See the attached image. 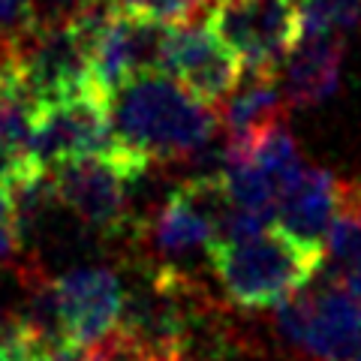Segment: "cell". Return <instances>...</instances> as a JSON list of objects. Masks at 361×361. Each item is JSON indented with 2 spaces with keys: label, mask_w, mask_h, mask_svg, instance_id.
I'll return each instance as SVG.
<instances>
[{
  "label": "cell",
  "mask_w": 361,
  "mask_h": 361,
  "mask_svg": "<svg viewBox=\"0 0 361 361\" xmlns=\"http://www.w3.org/2000/svg\"><path fill=\"white\" fill-rule=\"evenodd\" d=\"M111 123L121 148L151 166L196 157L211 142L220 115L169 73H145L111 97Z\"/></svg>",
  "instance_id": "cell-1"
},
{
  "label": "cell",
  "mask_w": 361,
  "mask_h": 361,
  "mask_svg": "<svg viewBox=\"0 0 361 361\" xmlns=\"http://www.w3.org/2000/svg\"><path fill=\"white\" fill-rule=\"evenodd\" d=\"M322 256L325 253L292 241L277 226L244 241H214L208 247L214 274L226 295L244 310L286 304L313 280Z\"/></svg>",
  "instance_id": "cell-2"
},
{
  "label": "cell",
  "mask_w": 361,
  "mask_h": 361,
  "mask_svg": "<svg viewBox=\"0 0 361 361\" xmlns=\"http://www.w3.org/2000/svg\"><path fill=\"white\" fill-rule=\"evenodd\" d=\"M121 145V142H118ZM148 163L142 157L118 148L49 169L54 199L70 208L78 220L99 235H118L130 220V190L142 178Z\"/></svg>",
  "instance_id": "cell-3"
},
{
  "label": "cell",
  "mask_w": 361,
  "mask_h": 361,
  "mask_svg": "<svg viewBox=\"0 0 361 361\" xmlns=\"http://www.w3.org/2000/svg\"><path fill=\"white\" fill-rule=\"evenodd\" d=\"M205 25L238 54L244 73L277 75L301 42L295 0H211Z\"/></svg>",
  "instance_id": "cell-4"
},
{
  "label": "cell",
  "mask_w": 361,
  "mask_h": 361,
  "mask_svg": "<svg viewBox=\"0 0 361 361\" xmlns=\"http://www.w3.org/2000/svg\"><path fill=\"white\" fill-rule=\"evenodd\" d=\"M193 292L184 274L160 268L148 286L127 292L118 337L151 361H180L187 355L190 329H193Z\"/></svg>",
  "instance_id": "cell-5"
},
{
  "label": "cell",
  "mask_w": 361,
  "mask_h": 361,
  "mask_svg": "<svg viewBox=\"0 0 361 361\" xmlns=\"http://www.w3.org/2000/svg\"><path fill=\"white\" fill-rule=\"evenodd\" d=\"M121 148L111 123V97L103 87H87L82 94L45 103L30 135V154L42 169H54L73 160Z\"/></svg>",
  "instance_id": "cell-6"
},
{
  "label": "cell",
  "mask_w": 361,
  "mask_h": 361,
  "mask_svg": "<svg viewBox=\"0 0 361 361\" xmlns=\"http://www.w3.org/2000/svg\"><path fill=\"white\" fill-rule=\"evenodd\" d=\"M280 337L313 361H349L361 346V310L346 286L301 289L277 307Z\"/></svg>",
  "instance_id": "cell-7"
},
{
  "label": "cell",
  "mask_w": 361,
  "mask_h": 361,
  "mask_svg": "<svg viewBox=\"0 0 361 361\" xmlns=\"http://www.w3.org/2000/svg\"><path fill=\"white\" fill-rule=\"evenodd\" d=\"M160 73L178 78L190 94L214 106L220 99H229L232 90L241 85L244 63L208 25L180 21V25H166Z\"/></svg>",
  "instance_id": "cell-8"
},
{
  "label": "cell",
  "mask_w": 361,
  "mask_h": 361,
  "mask_svg": "<svg viewBox=\"0 0 361 361\" xmlns=\"http://www.w3.org/2000/svg\"><path fill=\"white\" fill-rule=\"evenodd\" d=\"M61 334L66 343L99 346L118 331L127 289L111 268L82 265L51 280Z\"/></svg>",
  "instance_id": "cell-9"
},
{
  "label": "cell",
  "mask_w": 361,
  "mask_h": 361,
  "mask_svg": "<svg viewBox=\"0 0 361 361\" xmlns=\"http://www.w3.org/2000/svg\"><path fill=\"white\" fill-rule=\"evenodd\" d=\"M6 61L25 73L42 106L97 87L90 51L70 21H42Z\"/></svg>",
  "instance_id": "cell-10"
},
{
  "label": "cell",
  "mask_w": 361,
  "mask_h": 361,
  "mask_svg": "<svg viewBox=\"0 0 361 361\" xmlns=\"http://www.w3.org/2000/svg\"><path fill=\"white\" fill-rule=\"evenodd\" d=\"M229 199L220 172L187 180L169 196L148 223V241L160 256H187L217 241V223Z\"/></svg>",
  "instance_id": "cell-11"
},
{
  "label": "cell",
  "mask_w": 361,
  "mask_h": 361,
  "mask_svg": "<svg viewBox=\"0 0 361 361\" xmlns=\"http://www.w3.org/2000/svg\"><path fill=\"white\" fill-rule=\"evenodd\" d=\"M353 190L355 187L343 184L329 169L307 166L295 184L280 193L274 226L301 247L325 253V235H329L334 217L353 196Z\"/></svg>",
  "instance_id": "cell-12"
},
{
  "label": "cell",
  "mask_w": 361,
  "mask_h": 361,
  "mask_svg": "<svg viewBox=\"0 0 361 361\" xmlns=\"http://www.w3.org/2000/svg\"><path fill=\"white\" fill-rule=\"evenodd\" d=\"M166 25L135 18L127 13H115L90 51L97 85L115 97L123 85L145 73H160V49H163Z\"/></svg>",
  "instance_id": "cell-13"
},
{
  "label": "cell",
  "mask_w": 361,
  "mask_h": 361,
  "mask_svg": "<svg viewBox=\"0 0 361 361\" xmlns=\"http://www.w3.org/2000/svg\"><path fill=\"white\" fill-rule=\"evenodd\" d=\"M343 70V37L329 33V37H310L301 39L289 58L280 66V87H283L286 106L292 109H310L325 103L341 87Z\"/></svg>",
  "instance_id": "cell-14"
},
{
  "label": "cell",
  "mask_w": 361,
  "mask_h": 361,
  "mask_svg": "<svg viewBox=\"0 0 361 361\" xmlns=\"http://www.w3.org/2000/svg\"><path fill=\"white\" fill-rule=\"evenodd\" d=\"M241 85L232 90L223 109V123L229 133H250L262 130L268 123L280 121L283 115V87L277 85V75L268 73H244Z\"/></svg>",
  "instance_id": "cell-15"
},
{
  "label": "cell",
  "mask_w": 361,
  "mask_h": 361,
  "mask_svg": "<svg viewBox=\"0 0 361 361\" xmlns=\"http://www.w3.org/2000/svg\"><path fill=\"white\" fill-rule=\"evenodd\" d=\"M42 111V99L33 94L25 73L13 61L0 58V139L30 148V135Z\"/></svg>",
  "instance_id": "cell-16"
},
{
  "label": "cell",
  "mask_w": 361,
  "mask_h": 361,
  "mask_svg": "<svg viewBox=\"0 0 361 361\" xmlns=\"http://www.w3.org/2000/svg\"><path fill=\"white\" fill-rule=\"evenodd\" d=\"M220 184L232 205L274 214L280 202V190L256 160H238L220 166Z\"/></svg>",
  "instance_id": "cell-17"
},
{
  "label": "cell",
  "mask_w": 361,
  "mask_h": 361,
  "mask_svg": "<svg viewBox=\"0 0 361 361\" xmlns=\"http://www.w3.org/2000/svg\"><path fill=\"white\" fill-rule=\"evenodd\" d=\"M253 160L262 166L271 178H274L280 193H283L286 187L295 184V180L301 178V172L307 169L304 160H301V154H298L295 135L286 130L283 121H274V123H268V127L259 130Z\"/></svg>",
  "instance_id": "cell-18"
},
{
  "label": "cell",
  "mask_w": 361,
  "mask_h": 361,
  "mask_svg": "<svg viewBox=\"0 0 361 361\" xmlns=\"http://www.w3.org/2000/svg\"><path fill=\"white\" fill-rule=\"evenodd\" d=\"M325 247H329L337 277L361 271V190H353L349 202L334 217L325 235Z\"/></svg>",
  "instance_id": "cell-19"
},
{
  "label": "cell",
  "mask_w": 361,
  "mask_h": 361,
  "mask_svg": "<svg viewBox=\"0 0 361 361\" xmlns=\"http://www.w3.org/2000/svg\"><path fill=\"white\" fill-rule=\"evenodd\" d=\"M298 6V25L301 39L310 37H329L361 25V0H295Z\"/></svg>",
  "instance_id": "cell-20"
},
{
  "label": "cell",
  "mask_w": 361,
  "mask_h": 361,
  "mask_svg": "<svg viewBox=\"0 0 361 361\" xmlns=\"http://www.w3.org/2000/svg\"><path fill=\"white\" fill-rule=\"evenodd\" d=\"M42 25L33 0H0V54L9 58Z\"/></svg>",
  "instance_id": "cell-21"
},
{
  "label": "cell",
  "mask_w": 361,
  "mask_h": 361,
  "mask_svg": "<svg viewBox=\"0 0 361 361\" xmlns=\"http://www.w3.org/2000/svg\"><path fill=\"white\" fill-rule=\"evenodd\" d=\"M21 232H18V220H16V205L6 187H0V262L13 259L18 250Z\"/></svg>",
  "instance_id": "cell-22"
},
{
  "label": "cell",
  "mask_w": 361,
  "mask_h": 361,
  "mask_svg": "<svg viewBox=\"0 0 361 361\" xmlns=\"http://www.w3.org/2000/svg\"><path fill=\"white\" fill-rule=\"evenodd\" d=\"M94 349V361H151L148 355H142L139 349H133L127 341H121L118 334H111L109 341H103Z\"/></svg>",
  "instance_id": "cell-23"
},
{
  "label": "cell",
  "mask_w": 361,
  "mask_h": 361,
  "mask_svg": "<svg viewBox=\"0 0 361 361\" xmlns=\"http://www.w3.org/2000/svg\"><path fill=\"white\" fill-rule=\"evenodd\" d=\"M37 361H94V349L78 346V343H51L45 346Z\"/></svg>",
  "instance_id": "cell-24"
},
{
  "label": "cell",
  "mask_w": 361,
  "mask_h": 361,
  "mask_svg": "<svg viewBox=\"0 0 361 361\" xmlns=\"http://www.w3.org/2000/svg\"><path fill=\"white\" fill-rule=\"evenodd\" d=\"M42 21H66L85 0H33Z\"/></svg>",
  "instance_id": "cell-25"
},
{
  "label": "cell",
  "mask_w": 361,
  "mask_h": 361,
  "mask_svg": "<svg viewBox=\"0 0 361 361\" xmlns=\"http://www.w3.org/2000/svg\"><path fill=\"white\" fill-rule=\"evenodd\" d=\"M337 280L346 286V292L353 295V301L358 304V310H361V271H355V274H346V277H337Z\"/></svg>",
  "instance_id": "cell-26"
},
{
  "label": "cell",
  "mask_w": 361,
  "mask_h": 361,
  "mask_svg": "<svg viewBox=\"0 0 361 361\" xmlns=\"http://www.w3.org/2000/svg\"><path fill=\"white\" fill-rule=\"evenodd\" d=\"M118 13H127V16H142V9L151 4V0H111Z\"/></svg>",
  "instance_id": "cell-27"
},
{
  "label": "cell",
  "mask_w": 361,
  "mask_h": 361,
  "mask_svg": "<svg viewBox=\"0 0 361 361\" xmlns=\"http://www.w3.org/2000/svg\"><path fill=\"white\" fill-rule=\"evenodd\" d=\"M16 322H18V319H9V316H6V310L0 307V341H6V337H9V331L16 329Z\"/></svg>",
  "instance_id": "cell-28"
},
{
  "label": "cell",
  "mask_w": 361,
  "mask_h": 361,
  "mask_svg": "<svg viewBox=\"0 0 361 361\" xmlns=\"http://www.w3.org/2000/svg\"><path fill=\"white\" fill-rule=\"evenodd\" d=\"M349 361H361V346H358V353H355L353 358H349Z\"/></svg>",
  "instance_id": "cell-29"
},
{
  "label": "cell",
  "mask_w": 361,
  "mask_h": 361,
  "mask_svg": "<svg viewBox=\"0 0 361 361\" xmlns=\"http://www.w3.org/2000/svg\"><path fill=\"white\" fill-rule=\"evenodd\" d=\"M180 361H193V358H187V355H184V358H180Z\"/></svg>",
  "instance_id": "cell-30"
}]
</instances>
